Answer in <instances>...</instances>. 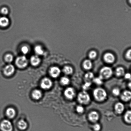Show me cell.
Here are the masks:
<instances>
[{"mask_svg": "<svg viewBox=\"0 0 131 131\" xmlns=\"http://www.w3.org/2000/svg\"><path fill=\"white\" fill-rule=\"evenodd\" d=\"M113 74L112 69L110 67H103L100 71L99 76L103 80L109 79L112 76Z\"/></svg>", "mask_w": 131, "mask_h": 131, "instance_id": "cell-3", "label": "cell"}, {"mask_svg": "<svg viewBox=\"0 0 131 131\" xmlns=\"http://www.w3.org/2000/svg\"><path fill=\"white\" fill-rule=\"evenodd\" d=\"M60 82L61 84L63 85H67L70 83V80L66 77H62L61 78Z\"/></svg>", "mask_w": 131, "mask_h": 131, "instance_id": "cell-24", "label": "cell"}, {"mask_svg": "<svg viewBox=\"0 0 131 131\" xmlns=\"http://www.w3.org/2000/svg\"><path fill=\"white\" fill-rule=\"evenodd\" d=\"M18 127L21 130H24L27 129L28 124L24 120H21L18 123Z\"/></svg>", "mask_w": 131, "mask_h": 131, "instance_id": "cell-20", "label": "cell"}, {"mask_svg": "<svg viewBox=\"0 0 131 131\" xmlns=\"http://www.w3.org/2000/svg\"><path fill=\"white\" fill-rule=\"evenodd\" d=\"M32 95L33 99L35 100H38L41 97L42 93L39 90H35L33 91Z\"/></svg>", "mask_w": 131, "mask_h": 131, "instance_id": "cell-19", "label": "cell"}, {"mask_svg": "<svg viewBox=\"0 0 131 131\" xmlns=\"http://www.w3.org/2000/svg\"><path fill=\"white\" fill-rule=\"evenodd\" d=\"M93 93L95 100L99 102L104 101L107 98V92L104 89L101 87L95 89Z\"/></svg>", "mask_w": 131, "mask_h": 131, "instance_id": "cell-1", "label": "cell"}, {"mask_svg": "<svg viewBox=\"0 0 131 131\" xmlns=\"http://www.w3.org/2000/svg\"><path fill=\"white\" fill-rule=\"evenodd\" d=\"M5 59L6 62H11L13 60V57L12 55L10 54H8L5 56Z\"/></svg>", "mask_w": 131, "mask_h": 131, "instance_id": "cell-28", "label": "cell"}, {"mask_svg": "<svg viewBox=\"0 0 131 131\" xmlns=\"http://www.w3.org/2000/svg\"><path fill=\"white\" fill-rule=\"evenodd\" d=\"M115 75L118 77H122L125 74V69L123 67H118L115 70Z\"/></svg>", "mask_w": 131, "mask_h": 131, "instance_id": "cell-17", "label": "cell"}, {"mask_svg": "<svg viewBox=\"0 0 131 131\" xmlns=\"http://www.w3.org/2000/svg\"><path fill=\"white\" fill-rule=\"evenodd\" d=\"M92 81L93 83H95L97 85H101L103 83V80L100 77L94 78Z\"/></svg>", "mask_w": 131, "mask_h": 131, "instance_id": "cell-25", "label": "cell"}, {"mask_svg": "<svg viewBox=\"0 0 131 131\" xmlns=\"http://www.w3.org/2000/svg\"><path fill=\"white\" fill-rule=\"evenodd\" d=\"M88 118L90 121L92 123H95L100 119L99 114L97 111H91L88 114Z\"/></svg>", "mask_w": 131, "mask_h": 131, "instance_id": "cell-8", "label": "cell"}, {"mask_svg": "<svg viewBox=\"0 0 131 131\" xmlns=\"http://www.w3.org/2000/svg\"><path fill=\"white\" fill-rule=\"evenodd\" d=\"M63 71L66 75H70L73 73V69L71 67L65 66L63 69Z\"/></svg>", "mask_w": 131, "mask_h": 131, "instance_id": "cell-23", "label": "cell"}, {"mask_svg": "<svg viewBox=\"0 0 131 131\" xmlns=\"http://www.w3.org/2000/svg\"><path fill=\"white\" fill-rule=\"evenodd\" d=\"M16 114L15 110L12 107H9L6 110V115L9 118H13L15 117Z\"/></svg>", "mask_w": 131, "mask_h": 131, "instance_id": "cell-14", "label": "cell"}, {"mask_svg": "<svg viewBox=\"0 0 131 131\" xmlns=\"http://www.w3.org/2000/svg\"><path fill=\"white\" fill-rule=\"evenodd\" d=\"M15 70V68L14 66L10 64L5 67L4 69V73L5 75L9 76L13 74Z\"/></svg>", "mask_w": 131, "mask_h": 131, "instance_id": "cell-10", "label": "cell"}, {"mask_svg": "<svg viewBox=\"0 0 131 131\" xmlns=\"http://www.w3.org/2000/svg\"><path fill=\"white\" fill-rule=\"evenodd\" d=\"M35 51L37 54L41 55L43 54V51L40 46H37L35 48Z\"/></svg>", "mask_w": 131, "mask_h": 131, "instance_id": "cell-26", "label": "cell"}, {"mask_svg": "<svg viewBox=\"0 0 131 131\" xmlns=\"http://www.w3.org/2000/svg\"><path fill=\"white\" fill-rule=\"evenodd\" d=\"M94 78V74L92 72H88L85 74L84 78L85 82L91 81Z\"/></svg>", "mask_w": 131, "mask_h": 131, "instance_id": "cell-22", "label": "cell"}, {"mask_svg": "<svg viewBox=\"0 0 131 131\" xmlns=\"http://www.w3.org/2000/svg\"><path fill=\"white\" fill-rule=\"evenodd\" d=\"M77 97L78 102L81 104H88L91 101V97L89 94L85 91L80 92Z\"/></svg>", "mask_w": 131, "mask_h": 131, "instance_id": "cell-2", "label": "cell"}, {"mask_svg": "<svg viewBox=\"0 0 131 131\" xmlns=\"http://www.w3.org/2000/svg\"><path fill=\"white\" fill-rule=\"evenodd\" d=\"M114 108L115 112L118 114L120 115L124 112L125 110V106L122 103L118 102L115 104Z\"/></svg>", "mask_w": 131, "mask_h": 131, "instance_id": "cell-12", "label": "cell"}, {"mask_svg": "<svg viewBox=\"0 0 131 131\" xmlns=\"http://www.w3.org/2000/svg\"><path fill=\"white\" fill-rule=\"evenodd\" d=\"M27 59L24 56H19L16 59L15 64L18 67L24 68L26 67L28 64Z\"/></svg>", "mask_w": 131, "mask_h": 131, "instance_id": "cell-5", "label": "cell"}, {"mask_svg": "<svg viewBox=\"0 0 131 131\" xmlns=\"http://www.w3.org/2000/svg\"><path fill=\"white\" fill-rule=\"evenodd\" d=\"M76 110L77 112L79 114L83 113L84 111V108L81 105H78L76 108Z\"/></svg>", "mask_w": 131, "mask_h": 131, "instance_id": "cell-30", "label": "cell"}, {"mask_svg": "<svg viewBox=\"0 0 131 131\" xmlns=\"http://www.w3.org/2000/svg\"><path fill=\"white\" fill-rule=\"evenodd\" d=\"M9 23V20L7 18L3 16L0 17V26L5 27L8 26Z\"/></svg>", "mask_w": 131, "mask_h": 131, "instance_id": "cell-16", "label": "cell"}, {"mask_svg": "<svg viewBox=\"0 0 131 131\" xmlns=\"http://www.w3.org/2000/svg\"><path fill=\"white\" fill-rule=\"evenodd\" d=\"M128 86H129V88L130 89L131 87V84L130 82H129V84H128Z\"/></svg>", "mask_w": 131, "mask_h": 131, "instance_id": "cell-37", "label": "cell"}, {"mask_svg": "<svg viewBox=\"0 0 131 131\" xmlns=\"http://www.w3.org/2000/svg\"><path fill=\"white\" fill-rule=\"evenodd\" d=\"M112 93L114 96H118L121 94L120 90L117 87L114 88L112 90Z\"/></svg>", "mask_w": 131, "mask_h": 131, "instance_id": "cell-29", "label": "cell"}, {"mask_svg": "<svg viewBox=\"0 0 131 131\" xmlns=\"http://www.w3.org/2000/svg\"><path fill=\"white\" fill-rule=\"evenodd\" d=\"M83 67L86 70H89L92 68V61L89 60H86L83 61Z\"/></svg>", "mask_w": 131, "mask_h": 131, "instance_id": "cell-18", "label": "cell"}, {"mask_svg": "<svg viewBox=\"0 0 131 131\" xmlns=\"http://www.w3.org/2000/svg\"><path fill=\"white\" fill-rule=\"evenodd\" d=\"M22 52L24 54H27L29 52V49L26 46H23L21 49Z\"/></svg>", "mask_w": 131, "mask_h": 131, "instance_id": "cell-33", "label": "cell"}, {"mask_svg": "<svg viewBox=\"0 0 131 131\" xmlns=\"http://www.w3.org/2000/svg\"><path fill=\"white\" fill-rule=\"evenodd\" d=\"M52 81L49 78H45L42 80L41 86L43 89H48L52 87Z\"/></svg>", "mask_w": 131, "mask_h": 131, "instance_id": "cell-7", "label": "cell"}, {"mask_svg": "<svg viewBox=\"0 0 131 131\" xmlns=\"http://www.w3.org/2000/svg\"><path fill=\"white\" fill-rule=\"evenodd\" d=\"M131 92L130 91H124L121 95V99L124 102H128L131 99Z\"/></svg>", "mask_w": 131, "mask_h": 131, "instance_id": "cell-13", "label": "cell"}, {"mask_svg": "<svg viewBox=\"0 0 131 131\" xmlns=\"http://www.w3.org/2000/svg\"><path fill=\"white\" fill-rule=\"evenodd\" d=\"M50 75L53 78H57L60 75L61 70L57 67H53L50 68L49 70Z\"/></svg>", "mask_w": 131, "mask_h": 131, "instance_id": "cell-9", "label": "cell"}, {"mask_svg": "<svg viewBox=\"0 0 131 131\" xmlns=\"http://www.w3.org/2000/svg\"><path fill=\"white\" fill-rule=\"evenodd\" d=\"M0 129L2 131H12V124L9 121L5 119L1 122L0 124Z\"/></svg>", "mask_w": 131, "mask_h": 131, "instance_id": "cell-4", "label": "cell"}, {"mask_svg": "<svg viewBox=\"0 0 131 131\" xmlns=\"http://www.w3.org/2000/svg\"><path fill=\"white\" fill-rule=\"evenodd\" d=\"M104 61L107 63H112L115 61V56L112 53L107 52L104 55L103 57Z\"/></svg>", "mask_w": 131, "mask_h": 131, "instance_id": "cell-11", "label": "cell"}, {"mask_svg": "<svg viewBox=\"0 0 131 131\" xmlns=\"http://www.w3.org/2000/svg\"><path fill=\"white\" fill-rule=\"evenodd\" d=\"M1 13L4 15H7L8 13V10L7 8L4 7L1 9Z\"/></svg>", "mask_w": 131, "mask_h": 131, "instance_id": "cell-34", "label": "cell"}, {"mask_svg": "<svg viewBox=\"0 0 131 131\" xmlns=\"http://www.w3.org/2000/svg\"><path fill=\"white\" fill-rule=\"evenodd\" d=\"M131 49H129L127 51L126 54V58L127 59L129 60H131Z\"/></svg>", "mask_w": 131, "mask_h": 131, "instance_id": "cell-35", "label": "cell"}, {"mask_svg": "<svg viewBox=\"0 0 131 131\" xmlns=\"http://www.w3.org/2000/svg\"><path fill=\"white\" fill-rule=\"evenodd\" d=\"M30 62L33 66H36L39 65L41 62L40 58L37 56H32L30 58Z\"/></svg>", "mask_w": 131, "mask_h": 131, "instance_id": "cell-15", "label": "cell"}, {"mask_svg": "<svg viewBox=\"0 0 131 131\" xmlns=\"http://www.w3.org/2000/svg\"><path fill=\"white\" fill-rule=\"evenodd\" d=\"M124 78L128 80H131V74L130 73H127L124 74Z\"/></svg>", "mask_w": 131, "mask_h": 131, "instance_id": "cell-36", "label": "cell"}, {"mask_svg": "<svg viewBox=\"0 0 131 131\" xmlns=\"http://www.w3.org/2000/svg\"><path fill=\"white\" fill-rule=\"evenodd\" d=\"M97 53L95 51H92L90 52L89 56L90 59H94L97 57Z\"/></svg>", "mask_w": 131, "mask_h": 131, "instance_id": "cell-31", "label": "cell"}, {"mask_svg": "<svg viewBox=\"0 0 131 131\" xmlns=\"http://www.w3.org/2000/svg\"><path fill=\"white\" fill-rule=\"evenodd\" d=\"M124 119L126 122L130 124L131 123V111L128 110L125 112L124 116Z\"/></svg>", "mask_w": 131, "mask_h": 131, "instance_id": "cell-21", "label": "cell"}, {"mask_svg": "<svg viewBox=\"0 0 131 131\" xmlns=\"http://www.w3.org/2000/svg\"><path fill=\"white\" fill-rule=\"evenodd\" d=\"M93 129L95 131H99L101 129V126L98 123H96L93 126Z\"/></svg>", "mask_w": 131, "mask_h": 131, "instance_id": "cell-32", "label": "cell"}, {"mask_svg": "<svg viewBox=\"0 0 131 131\" xmlns=\"http://www.w3.org/2000/svg\"><path fill=\"white\" fill-rule=\"evenodd\" d=\"M92 83L91 81H86L85 83L83 84L82 88L83 90L86 91L88 90L92 85Z\"/></svg>", "mask_w": 131, "mask_h": 131, "instance_id": "cell-27", "label": "cell"}, {"mask_svg": "<svg viewBox=\"0 0 131 131\" xmlns=\"http://www.w3.org/2000/svg\"><path fill=\"white\" fill-rule=\"evenodd\" d=\"M65 97L68 99L73 100L75 95V90L72 87H69L65 90L64 92Z\"/></svg>", "mask_w": 131, "mask_h": 131, "instance_id": "cell-6", "label": "cell"}]
</instances>
